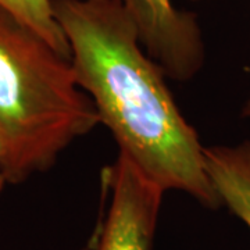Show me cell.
<instances>
[{"mask_svg": "<svg viewBox=\"0 0 250 250\" xmlns=\"http://www.w3.org/2000/svg\"><path fill=\"white\" fill-rule=\"evenodd\" d=\"M74 72L125 153L164 190L207 208L223 203L207 175L205 146L179 111L166 74L143 49L134 20L116 0H52Z\"/></svg>", "mask_w": 250, "mask_h": 250, "instance_id": "obj_1", "label": "cell"}, {"mask_svg": "<svg viewBox=\"0 0 250 250\" xmlns=\"http://www.w3.org/2000/svg\"><path fill=\"white\" fill-rule=\"evenodd\" d=\"M242 114L245 117H248L250 118V99L245 103V106H243V111H242Z\"/></svg>", "mask_w": 250, "mask_h": 250, "instance_id": "obj_7", "label": "cell"}, {"mask_svg": "<svg viewBox=\"0 0 250 250\" xmlns=\"http://www.w3.org/2000/svg\"><path fill=\"white\" fill-rule=\"evenodd\" d=\"M0 7L45 39L59 53L71 59L67 38L54 17L52 0H0Z\"/></svg>", "mask_w": 250, "mask_h": 250, "instance_id": "obj_6", "label": "cell"}, {"mask_svg": "<svg viewBox=\"0 0 250 250\" xmlns=\"http://www.w3.org/2000/svg\"><path fill=\"white\" fill-rule=\"evenodd\" d=\"M134 20L146 53L166 77L188 81L205 62V43L196 14L174 7L171 0H116Z\"/></svg>", "mask_w": 250, "mask_h": 250, "instance_id": "obj_4", "label": "cell"}, {"mask_svg": "<svg viewBox=\"0 0 250 250\" xmlns=\"http://www.w3.org/2000/svg\"><path fill=\"white\" fill-rule=\"evenodd\" d=\"M102 184L110 203L90 250H152L166 190L123 152L103 170Z\"/></svg>", "mask_w": 250, "mask_h": 250, "instance_id": "obj_3", "label": "cell"}, {"mask_svg": "<svg viewBox=\"0 0 250 250\" xmlns=\"http://www.w3.org/2000/svg\"><path fill=\"white\" fill-rule=\"evenodd\" d=\"M7 182V179H6V177H4V174L1 172V170H0V192H1V189H3V187H4V184Z\"/></svg>", "mask_w": 250, "mask_h": 250, "instance_id": "obj_8", "label": "cell"}, {"mask_svg": "<svg viewBox=\"0 0 250 250\" xmlns=\"http://www.w3.org/2000/svg\"><path fill=\"white\" fill-rule=\"evenodd\" d=\"M205 163L223 206L250 229V141L205 147Z\"/></svg>", "mask_w": 250, "mask_h": 250, "instance_id": "obj_5", "label": "cell"}, {"mask_svg": "<svg viewBox=\"0 0 250 250\" xmlns=\"http://www.w3.org/2000/svg\"><path fill=\"white\" fill-rule=\"evenodd\" d=\"M83 250H90V248H89V246H88V248H86V249H83Z\"/></svg>", "mask_w": 250, "mask_h": 250, "instance_id": "obj_9", "label": "cell"}, {"mask_svg": "<svg viewBox=\"0 0 250 250\" xmlns=\"http://www.w3.org/2000/svg\"><path fill=\"white\" fill-rule=\"evenodd\" d=\"M100 124L71 59L0 7V170L20 184Z\"/></svg>", "mask_w": 250, "mask_h": 250, "instance_id": "obj_2", "label": "cell"}]
</instances>
